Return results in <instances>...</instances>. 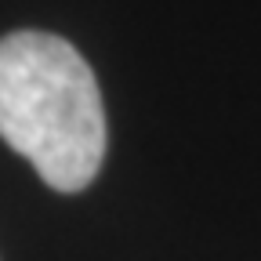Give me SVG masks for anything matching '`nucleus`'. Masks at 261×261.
I'll return each instance as SVG.
<instances>
[{
    "instance_id": "1",
    "label": "nucleus",
    "mask_w": 261,
    "mask_h": 261,
    "mask_svg": "<svg viewBox=\"0 0 261 261\" xmlns=\"http://www.w3.org/2000/svg\"><path fill=\"white\" fill-rule=\"evenodd\" d=\"M0 138L58 192L94 181L106 160V109L69 40L37 29L0 40Z\"/></svg>"
}]
</instances>
